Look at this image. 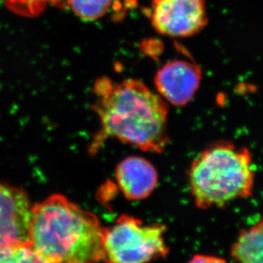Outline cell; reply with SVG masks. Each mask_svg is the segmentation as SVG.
Wrapping results in <instances>:
<instances>
[{
	"label": "cell",
	"instance_id": "cell-6",
	"mask_svg": "<svg viewBox=\"0 0 263 263\" xmlns=\"http://www.w3.org/2000/svg\"><path fill=\"white\" fill-rule=\"evenodd\" d=\"M32 206L23 190L0 184V248L30 242Z\"/></svg>",
	"mask_w": 263,
	"mask_h": 263
},
{
	"label": "cell",
	"instance_id": "cell-13",
	"mask_svg": "<svg viewBox=\"0 0 263 263\" xmlns=\"http://www.w3.org/2000/svg\"><path fill=\"white\" fill-rule=\"evenodd\" d=\"M225 260L220 257H216L214 256H205V255H197L194 256L192 260H190V262H224Z\"/></svg>",
	"mask_w": 263,
	"mask_h": 263
},
{
	"label": "cell",
	"instance_id": "cell-4",
	"mask_svg": "<svg viewBox=\"0 0 263 263\" xmlns=\"http://www.w3.org/2000/svg\"><path fill=\"white\" fill-rule=\"evenodd\" d=\"M165 231L164 224L145 225L135 216L121 215L111 228H106L104 261L142 263L165 257L169 253Z\"/></svg>",
	"mask_w": 263,
	"mask_h": 263
},
{
	"label": "cell",
	"instance_id": "cell-2",
	"mask_svg": "<svg viewBox=\"0 0 263 263\" xmlns=\"http://www.w3.org/2000/svg\"><path fill=\"white\" fill-rule=\"evenodd\" d=\"M106 228L61 194L32 206L30 243L44 262L105 261Z\"/></svg>",
	"mask_w": 263,
	"mask_h": 263
},
{
	"label": "cell",
	"instance_id": "cell-5",
	"mask_svg": "<svg viewBox=\"0 0 263 263\" xmlns=\"http://www.w3.org/2000/svg\"><path fill=\"white\" fill-rule=\"evenodd\" d=\"M152 22L162 34L191 36L205 25L204 0H154Z\"/></svg>",
	"mask_w": 263,
	"mask_h": 263
},
{
	"label": "cell",
	"instance_id": "cell-1",
	"mask_svg": "<svg viewBox=\"0 0 263 263\" xmlns=\"http://www.w3.org/2000/svg\"><path fill=\"white\" fill-rule=\"evenodd\" d=\"M97 101L93 110L100 128L89 145V153L99 151L114 138L149 153L162 154L169 142V108L159 95L139 80L115 82L101 78L94 85Z\"/></svg>",
	"mask_w": 263,
	"mask_h": 263
},
{
	"label": "cell",
	"instance_id": "cell-7",
	"mask_svg": "<svg viewBox=\"0 0 263 263\" xmlns=\"http://www.w3.org/2000/svg\"><path fill=\"white\" fill-rule=\"evenodd\" d=\"M200 81L201 71L199 67L184 60L164 64L154 78L159 96L176 107L185 106L194 98Z\"/></svg>",
	"mask_w": 263,
	"mask_h": 263
},
{
	"label": "cell",
	"instance_id": "cell-10",
	"mask_svg": "<svg viewBox=\"0 0 263 263\" xmlns=\"http://www.w3.org/2000/svg\"><path fill=\"white\" fill-rule=\"evenodd\" d=\"M5 4L12 12L26 17L40 15L49 5L67 7V0H5Z\"/></svg>",
	"mask_w": 263,
	"mask_h": 263
},
{
	"label": "cell",
	"instance_id": "cell-9",
	"mask_svg": "<svg viewBox=\"0 0 263 263\" xmlns=\"http://www.w3.org/2000/svg\"><path fill=\"white\" fill-rule=\"evenodd\" d=\"M262 220L242 229L231 248V256L234 261L243 263L262 262Z\"/></svg>",
	"mask_w": 263,
	"mask_h": 263
},
{
	"label": "cell",
	"instance_id": "cell-8",
	"mask_svg": "<svg viewBox=\"0 0 263 263\" xmlns=\"http://www.w3.org/2000/svg\"><path fill=\"white\" fill-rule=\"evenodd\" d=\"M115 176L120 191L129 200L146 199L158 183L156 169L140 157H129L122 160L116 168Z\"/></svg>",
	"mask_w": 263,
	"mask_h": 263
},
{
	"label": "cell",
	"instance_id": "cell-11",
	"mask_svg": "<svg viewBox=\"0 0 263 263\" xmlns=\"http://www.w3.org/2000/svg\"><path fill=\"white\" fill-rule=\"evenodd\" d=\"M112 0H67V6L85 21H96L107 13Z\"/></svg>",
	"mask_w": 263,
	"mask_h": 263
},
{
	"label": "cell",
	"instance_id": "cell-3",
	"mask_svg": "<svg viewBox=\"0 0 263 263\" xmlns=\"http://www.w3.org/2000/svg\"><path fill=\"white\" fill-rule=\"evenodd\" d=\"M189 186L198 208L224 207L251 196L255 182L248 149L219 142L204 149L192 163Z\"/></svg>",
	"mask_w": 263,
	"mask_h": 263
},
{
	"label": "cell",
	"instance_id": "cell-12",
	"mask_svg": "<svg viewBox=\"0 0 263 263\" xmlns=\"http://www.w3.org/2000/svg\"><path fill=\"white\" fill-rule=\"evenodd\" d=\"M0 262H44L30 242L0 248Z\"/></svg>",
	"mask_w": 263,
	"mask_h": 263
}]
</instances>
